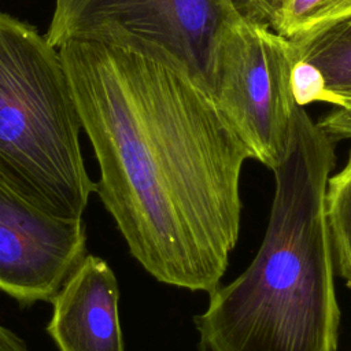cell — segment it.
I'll list each match as a JSON object with an SVG mask.
<instances>
[{
  "instance_id": "obj_1",
  "label": "cell",
  "mask_w": 351,
  "mask_h": 351,
  "mask_svg": "<svg viewBox=\"0 0 351 351\" xmlns=\"http://www.w3.org/2000/svg\"><path fill=\"white\" fill-rule=\"evenodd\" d=\"M58 49L99 163L96 193L130 255L163 284L213 292L239 239L248 149L163 45L103 23Z\"/></svg>"
},
{
  "instance_id": "obj_2",
  "label": "cell",
  "mask_w": 351,
  "mask_h": 351,
  "mask_svg": "<svg viewBox=\"0 0 351 351\" xmlns=\"http://www.w3.org/2000/svg\"><path fill=\"white\" fill-rule=\"evenodd\" d=\"M336 141L296 104L269 225L251 265L193 317L203 351H336L340 308L325 218Z\"/></svg>"
},
{
  "instance_id": "obj_3",
  "label": "cell",
  "mask_w": 351,
  "mask_h": 351,
  "mask_svg": "<svg viewBox=\"0 0 351 351\" xmlns=\"http://www.w3.org/2000/svg\"><path fill=\"white\" fill-rule=\"evenodd\" d=\"M59 49L37 27L0 12V184L60 218H82L96 192Z\"/></svg>"
},
{
  "instance_id": "obj_4",
  "label": "cell",
  "mask_w": 351,
  "mask_h": 351,
  "mask_svg": "<svg viewBox=\"0 0 351 351\" xmlns=\"http://www.w3.org/2000/svg\"><path fill=\"white\" fill-rule=\"evenodd\" d=\"M298 60L295 43L234 11L213 51L208 92L251 159L270 170L288 151L296 107L291 73Z\"/></svg>"
},
{
  "instance_id": "obj_5",
  "label": "cell",
  "mask_w": 351,
  "mask_h": 351,
  "mask_svg": "<svg viewBox=\"0 0 351 351\" xmlns=\"http://www.w3.org/2000/svg\"><path fill=\"white\" fill-rule=\"evenodd\" d=\"M233 12L229 0H55L45 40L55 48L115 23L178 56L208 89L213 51Z\"/></svg>"
},
{
  "instance_id": "obj_6",
  "label": "cell",
  "mask_w": 351,
  "mask_h": 351,
  "mask_svg": "<svg viewBox=\"0 0 351 351\" xmlns=\"http://www.w3.org/2000/svg\"><path fill=\"white\" fill-rule=\"evenodd\" d=\"M82 218L51 215L0 184V291L21 306L48 302L86 256Z\"/></svg>"
},
{
  "instance_id": "obj_7",
  "label": "cell",
  "mask_w": 351,
  "mask_h": 351,
  "mask_svg": "<svg viewBox=\"0 0 351 351\" xmlns=\"http://www.w3.org/2000/svg\"><path fill=\"white\" fill-rule=\"evenodd\" d=\"M118 302L112 269L86 254L51 300L47 332L59 351H125Z\"/></svg>"
},
{
  "instance_id": "obj_8",
  "label": "cell",
  "mask_w": 351,
  "mask_h": 351,
  "mask_svg": "<svg viewBox=\"0 0 351 351\" xmlns=\"http://www.w3.org/2000/svg\"><path fill=\"white\" fill-rule=\"evenodd\" d=\"M299 59L315 64L325 77L330 103L351 101V15L295 43Z\"/></svg>"
},
{
  "instance_id": "obj_9",
  "label": "cell",
  "mask_w": 351,
  "mask_h": 351,
  "mask_svg": "<svg viewBox=\"0 0 351 351\" xmlns=\"http://www.w3.org/2000/svg\"><path fill=\"white\" fill-rule=\"evenodd\" d=\"M325 218L335 271L351 288V151L346 166L328 178Z\"/></svg>"
},
{
  "instance_id": "obj_10",
  "label": "cell",
  "mask_w": 351,
  "mask_h": 351,
  "mask_svg": "<svg viewBox=\"0 0 351 351\" xmlns=\"http://www.w3.org/2000/svg\"><path fill=\"white\" fill-rule=\"evenodd\" d=\"M351 15V0H278L271 30L299 43Z\"/></svg>"
},
{
  "instance_id": "obj_11",
  "label": "cell",
  "mask_w": 351,
  "mask_h": 351,
  "mask_svg": "<svg viewBox=\"0 0 351 351\" xmlns=\"http://www.w3.org/2000/svg\"><path fill=\"white\" fill-rule=\"evenodd\" d=\"M291 89L296 104L306 106L314 101L330 103V96L326 90L325 77L321 70L303 59H299L291 73Z\"/></svg>"
},
{
  "instance_id": "obj_12",
  "label": "cell",
  "mask_w": 351,
  "mask_h": 351,
  "mask_svg": "<svg viewBox=\"0 0 351 351\" xmlns=\"http://www.w3.org/2000/svg\"><path fill=\"white\" fill-rule=\"evenodd\" d=\"M233 11L243 19L271 27L278 0H229Z\"/></svg>"
},
{
  "instance_id": "obj_13",
  "label": "cell",
  "mask_w": 351,
  "mask_h": 351,
  "mask_svg": "<svg viewBox=\"0 0 351 351\" xmlns=\"http://www.w3.org/2000/svg\"><path fill=\"white\" fill-rule=\"evenodd\" d=\"M318 126L335 141L351 138V101L336 107L317 122Z\"/></svg>"
},
{
  "instance_id": "obj_14",
  "label": "cell",
  "mask_w": 351,
  "mask_h": 351,
  "mask_svg": "<svg viewBox=\"0 0 351 351\" xmlns=\"http://www.w3.org/2000/svg\"><path fill=\"white\" fill-rule=\"evenodd\" d=\"M0 351H30V350L16 333L0 325Z\"/></svg>"
}]
</instances>
